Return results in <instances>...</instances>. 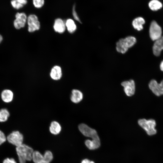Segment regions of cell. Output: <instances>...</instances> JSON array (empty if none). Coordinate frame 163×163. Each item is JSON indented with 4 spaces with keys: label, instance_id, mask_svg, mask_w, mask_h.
Returning a JSON list of instances; mask_svg holds the SVG:
<instances>
[{
    "label": "cell",
    "instance_id": "cell-1",
    "mask_svg": "<svg viewBox=\"0 0 163 163\" xmlns=\"http://www.w3.org/2000/svg\"><path fill=\"white\" fill-rule=\"evenodd\" d=\"M16 150L19 163H26V161L32 160L34 151L30 147L23 143L16 147Z\"/></svg>",
    "mask_w": 163,
    "mask_h": 163
},
{
    "label": "cell",
    "instance_id": "cell-2",
    "mask_svg": "<svg viewBox=\"0 0 163 163\" xmlns=\"http://www.w3.org/2000/svg\"><path fill=\"white\" fill-rule=\"evenodd\" d=\"M53 158L52 152L48 150L43 155L38 151H34L32 155V160L34 163H50Z\"/></svg>",
    "mask_w": 163,
    "mask_h": 163
},
{
    "label": "cell",
    "instance_id": "cell-3",
    "mask_svg": "<svg viewBox=\"0 0 163 163\" xmlns=\"http://www.w3.org/2000/svg\"><path fill=\"white\" fill-rule=\"evenodd\" d=\"M138 123L149 135L152 136L156 133L157 131L155 129L156 123L155 120L152 119L148 120L145 119H140L138 120Z\"/></svg>",
    "mask_w": 163,
    "mask_h": 163
},
{
    "label": "cell",
    "instance_id": "cell-4",
    "mask_svg": "<svg viewBox=\"0 0 163 163\" xmlns=\"http://www.w3.org/2000/svg\"><path fill=\"white\" fill-rule=\"evenodd\" d=\"M78 128L80 131L84 136L91 138L92 140H100L96 130L86 124H80L78 126Z\"/></svg>",
    "mask_w": 163,
    "mask_h": 163
},
{
    "label": "cell",
    "instance_id": "cell-5",
    "mask_svg": "<svg viewBox=\"0 0 163 163\" xmlns=\"http://www.w3.org/2000/svg\"><path fill=\"white\" fill-rule=\"evenodd\" d=\"M162 30L161 27L156 21H152L149 28V35L151 39L155 41L162 37Z\"/></svg>",
    "mask_w": 163,
    "mask_h": 163
},
{
    "label": "cell",
    "instance_id": "cell-6",
    "mask_svg": "<svg viewBox=\"0 0 163 163\" xmlns=\"http://www.w3.org/2000/svg\"><path fill=\"white\" fill-rule=\"evenodd\" d=\"M23 136L18 131H14L10 133L7 137L8 142L16 147L23 144Z\"/></svg>",
    "mask_w": 163,
    "mask_h": 163
},
{
    "label": "cell",
    "instance_id": "cell-7",
    "mask_svg": "<svg viewBox=\"0 0 163 163\" xmlns=\"http://www.w3.org/2000/svg\"><path fill=\"white\" fill-rule=\"evenodd\" d=\"M27 22L28 25V30L33 32L38 30L40 27V23L37 17L35 14H31L27 17Z\"/></svg>",
    "mask_w": 163,
    "mask_h": 163
},
{
    "label": "cell",
    "instance_id": "cell-8",
    "mask_svg": "<svg viewBox=\"0 0 163 163\" xmlns=\"http://www.w3.org/2000/svg\"><path fill=\"white\" fill-rule=\"evenodd\" d=\"M15 19L14 21V25L17 29L24 27L27 21V17L24 12H17L15 15Z\"/></svg>",
    "mask_w": 163,
    "mask_h": 163
},
{
    "label": "cell",
    "instance_id": "cell-9",
    "mask_svg": "<svg viewBox=\"0 0 163 163\" xmlns=\"http://www.w3.org/2000/svg\"><path fill=\"white\" fill-rule=\"evenodd\" d=\"M149 86L150 89L156 96H160L163 94V80L160 83L155 80H152Z\"/></svg>",
    "mask_w": 163,
    "mask_h": 163
},
{
    "label": "cell",
    "instance_id": "cell-10",
    "mask_svg": "<svg viewBox=\"0 0 163 163\" xmlns=\"http://www.w3.org/2000/svg\"><path fill=\"white\" fill-rule=\"evenodd\" d=\"M121 85L124 87V91L127 96H131L134 94L135 85L134 80L131 79L123 81Z\"/></svg>",
    "mask_w": 163,
    "mask_h": 163
},
{
    "label": "cell",
    "instance_id": "cell-11",
    "mask_svg": "<svg viewBox=\"0 0 163 163\" xmlns=\"http://www.w3.org/2000/svg\"><path fill=\"white\" fill-rule=\"evenodd\" d=\"M163 50V36L155 41L152 47L153 54L156 56H159Z\"/></svg>",
    "mask_w": 163,
    "mask_h": 163
},
{
    "label": "cell",
    "instance_id": "cell-12",
    "mask_svg": "<svg viewBox=\"0 0 163 163\" xmlns=\"http://www.w3.org/2000/svg\"><path fill=\"white\" fill-rule=\"evenodd\" d=\"M53 27L56 32L60 33H62L66 29L65 23L61 19L57 18L55 21Z\"/></svg>",
    "mask_w": 163,
    "mask_h": 163
},
{
    "label": "cell",
    "instance_id": "cell-13",
    "mask_svg": "<svg viewBox=\"0 0 163 163\" xmlns=\"http://www.w3.org/2000/svg\"><path fill=\"white\" fill-rule=\"evenodd\" d=\"M83 98V94L81 91L76 89L72 91L70 99L72 102L78 103L82 100Z\"/></svg>",
    "mask_w": 163,
    "mask_h": 163
},
{
    "label": "cell",
    "instance_id": "cell-14",
    "mask_svg": "<svg viewBox=\"0 0 163 163\" xmlns=\"http://www.w3.org/2000/svg\"><path fill=\"white\" fill-rule=\"evenodd\" d=\"M145 19L141 17H137L135 18L132 22V24L133 28L138 31H140L143 29V25L145 24Z\"/></svg>",
    "mask_w": 163,
    "mask_h": 163
},
{
    "label": "cell",
    "instance_id": "cell-15",
    "mask_svg": "<svg viewBox=\"0 0 163 163\" xmlns=\"http://www.w3.org/2000/svg\"><path fill=\"white\" fill-rule=\"evenodd\" d=\"M50 76L53 80H58L60 79L62 76L61 68L58 66H55L52 69Z\"/></svg>",
    "mask_w": 163,
    "mask_h": 163
},
{
    "label": "cell",
    "instance_id": "cell-16",
    "mask_svg": "<svg viewBox=\"0 0 163 163\" xmlns=\"http://www.w3.org/2000/svg\"><path fill=\"white\" fill-rule=\"evenodd\" d=\"M85 144L89 149L91 150H94L98 149L100 146V141L87 139L85 141Z\"/></svg>",
    "mask_w": 163,
    "mask_h": 163
},
{
    "label": "cell",
    "instance_id": "cell-17",
    "mask_svg": "<svg viewBox=\"0 0 163 163\" xmlns=\"http://www.w3.org/2000/svg\"><path fill=\"white\" fill-rule=\"evenodd\" d=\"M13 94L12 91L8 89L3 90L1 93V98L2 100L6 103L11 102L13 98Z\"/></svg>",
    "mask_w": 163,
    "mask_h": 163
},
{
    "label": "cell",
    "instance_id": "cell-18",
    "mask_svg": "<svg viewBox=\"0 0 163 163\" xmlns=\"http://www.w3.org/2000/svg\"><path fill=\"white\" fill-rule=\"evenodd\" d=\"M61 130V127L60 124L57 121H52L50 125L49 130L52 134L56 135L59 134Z\"/></svg>",
    "mask_w": 163,
    "mask_h": 163
},
{
    "label": "cell",
    "instance_id": "cell-19",
    "mask_svg": "<svg viewBox=\"0 0 163 163\" xmlns=\"http://www.w3.org/2000/svg\"><path fill=\"white\" fill-rule=\"evenodd\" d=\"M123 40L124 45L128 49L133 47L136 42V38L133 36H129L123 38Z\"/></svg>",
    "mask_w": 163,
    "mask_h": 163
},
{
    "label": "cell",
    "instance_id": "cell-20",
    "mask_svg": "<svg viewBox=\"0 0 163 163\" xmlns=\"http://www.w3.org/2000/svg\"><path fill=\"white\" fill-rule=\"evenodd\" d=\"M149 8L153 11H157L162 7V3L158 0H152L148 4Z\"/></svg>",
    "mask_w": 163,
    "mask_h": 163
},
{
    "label": "cell",
    "instance_id": "cell-21",
    "mask_svg": "<svg viewBox=\"0 0 163 163\" xmlns=\"http://www.w3.org/2000/svg\"><path fill=\"white\" fill-rule=\"evenodd\" d=\"M116 50L119 53L122 54L125 53L128 49L124 44L122 38L120 39L116 43Z\"/></svg>",
    "mask_w": 163,
    "mask_h": 163
},
{
    "label": "cell",
    "instance_id": "cell-22",
    "mask_svg": "<svg viewBox=\"0 0 163 163\" xmlns=\"http://www.w3.org/2000/svg\"><path fill=\"white\" fill-rule=\"evenodd\" d=\"M68 31L70 33H73L75 32L76 28V25L74 21L71 19H68L65 23Z\"/></svg>",
    "mask_w": 163,
    "mask_h": 163
},
{
    "label": "cell",
    "instance_id": "cell-23",
    "mask_svg": "<svg viewBox=\"0 0 163 163\" xmlns=\"http://www.w3.org/2000/svg\"><path fill=\"white\" fill-rule=\"evenodd\" d=\"M9 115V113L6 109H2L0 110V122L6 121Z\"/></svg>",
    "mask_w": 163,
    "mask_h": 163
},
{
    "label": "cell",
    "instance_id": "cell-24",
    "mask_svg": "<svg viewBox=\"0 0 163 163\" xmlns=\"http://www.w3.org/2000/svg\"><path fill=\"white\" fill-rule=\"evenodd\" d=\"M32 3L34 6L37 8H42L45 3L44 0H32Z\"/></svg>",
    "mask_w": 163,
    "mask_h": 163
},
{
    "label": "cell",
    "instance_id": "cell-25",
    "mask_svg": "<svg viewBox=\"0 0 163 163\" xmlns=\"http://www.w3.org/2000/svg\"><path fill=\"white\" fill-rule=\"evenodd\" d=\"M10 3L12 7L17 10L22 8L24 6L18 3L15 0H11Z\"/></svg>",
    "mask_w": 163,
    "mask_h": 163
},
{
    "label": "cell",
    "instance_id": "cell-26",
    "mask_svg": "<svg viewBox=\"0 0 163 163\" xmlns=\"http://www.w3.org/2000/svg\"><path fill=\"white\" fill-rule=\"evenodd\" d=\"M76 6L75 4L73 5L72 9V14L73 18L76 21L81 23V21L78 17L76 10Z\"/></svg>",
    "mask_w": 163,
    "mask_h": 163
},
{
    "label": "cell",
    "instance_id": "cell-27",
    "mask_svg": "<svg viewBox=\"0 0 163 163\" xmlns=\"http://www.w3.org/2000/svg\"><path fill=\"white\" fill-rule=\"evenodd\" d=\"M7 138L4 133L0 130V145L5 142Z\"/></svg>",
    "mask_w": 163,
    "mask_h": 163
},
{
    "label": "cell",
    "instance_id": "cell-28",
    "mask_svg": "<svg viewBox=\"0 0 163 163\" xmlns=\"http://www.w3.org/2000/svg\"><path fill=\"white\" fill-rule=\"evenodd\" d=\"M3 163H17V162L13 158H7L3 160Z\"/></svg>",
    "mask_w": 163,
    "mask_h": 163
},
{
    "label": "cell",
    "instance_id": "cell-29",
    "mask_svg": "<svg viewBox=\"0 0 163 163\" xmlns=\"http://www.w3.org/2000/svg\"><path fill=\"white\" fill-rule=\"evenodd\" d=\"M18 3L24 6L26 5L27 3V0H15Z\"/></svg>",
    "mask_w": 163,
    "mask_h": 163
},
{
    "label": "cell",
    "instance_id": "cell-30",
    "mask_svg": "<svg viewBox=\"0 0 163 163\" xmlns=\"http://www.w3.org/2000/svg\"><path fill=\"white\" fill-rule=\"evenodd\" d=\"M81 163H91V161L86 158L82 160Z\"/></svg>",
    "mask_w": 163,
    "mask_h": 163
},
{
    "label": "cell",
    "instance_id": "cell-31",
    "mask_svg": "<svg viewBox=\"0 0 163 163\" xmlns=\"http://www.w3.org/2000/svg\"><path fill=\"white\" fill-rule=\"evenodd\" d=\"M160 68L161 70L163 72V60L161 61L160 63Z\"/></svg>",
    "mask_w": 163,
    "mask_h": 163
},
{
    "label": "cell",
    "instance_id": "cell-32",
    "mask_svg": "<svg viewBox=\"0 0 163 163\" xmlns=\"http://www.w3.org/2000/svg\"><path fill=\"white\" fill-rule=\"evenodd\" d=\"M2 40V36L0 34V43Z\"/></svg>",
    "mask_w": 163,
    "mask_h": 163
}]
</instances>
